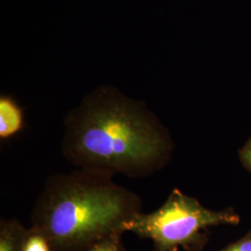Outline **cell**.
<instances>
[{
  "label": "cell",
  "instance_id": "cell-1",
  "mask_svg": "<svg viewBox=\"0 0 251 251\" xmlns=\"http://www.w3.org/2000/svg\"><path fill=\"white\" fill-rule=\"evenodd\" d=\"M61 150L76 169L142 179L168 164L173 142L144 101L100 86L64 117Z\"/></svg>",
  "mask_w": 251,
  "mask_h": 251
},
{
  "label": "cell",
  "instance_id": "cell-2",
  "mask_svg": "<svg viewBox=\"0 0 251 251\" xmlns=\"http://www.w3.org/2000/svg\"><path fill=\"white\" fill-rule=\"evenodd\" d=\"M113 175L76 169L50 176L33 207L32 228L52 251H83L143 212L141 198Z\"/></svg>",
  "mask_w": 251,
  "mask_h": 251
},
{
  "label": "cell",
  "instance_id": "cell-3",
  "mask_svg": "<svg viewBox=\"0 0 251 251\" xmlns=\"http://www.w3.org/2000/svg\"><path fill=\"white\" fill-rule=\"evenodd\" d=\"M239 222V216L232 209L207 208L198 199L174 189L160 207L135 216L126 224L124 231L151 240L155 251H178L200 242L202 232L210 227Z\"/></svg>",
  "mask_w": 251,
  "mask_h": 251
},
{
  "label": "cell",
  "instance_id": "cell-4",
  "mask_svg": "<svg viewBox=\"0 0 251 251\" xmlns=\"http://www.w3.org/2000/svg\"><path fill=\"white\" fill-rule=\"evenodd\" d=\"M24 111L15 99L9 95L0 96V138L6 140L17 134L24 126Z\"/></svg>",
  "mask_w": 251,
  "mask_h": 251
},
{
  "label": "cell",
  "instance_id": "cell-5",
  "mask_svg": "<svg viewBox=\"0 0 251 251\" xmlns=\"http://www.w3.org/2000/svg\"><path fill=\"white\" fill-rule=\"evenodd\" d=\"M27 230L15 219L0 221V251H22Z\"/></svg>",
  "mask_w": 251,
  "mask_h": 251
},
{
  "label": "cell",
  "instance_id": "cell-6",
  "mask_svg": "<svg viewBox=\"0 0 251 251\" xmlns=\"http://www.w3.org/2000/svg\"><path fill=\"white\" fill-rule=\"evenodd\" d=\"M22 251H52V250L45 236L31 227L25 233Z\"/></svg>",
  "mask_w": 251,
  "mask_h": 251
},
{
  "label": "cell",
  "instance_id": "cell-7",
  "mask_svg": "<svg viewBox=\"0 0 251 251\" xmlns=\"http://www.w3.org/2000/svg\"><path fill=\"white\" fill-rule=\"evenodd\" d=\"M122 233H113L94 243L83 251H125L121 242Z\"/></svg>",
  "mask_w": 251,
  "mask_h": 251
},
{
  "label": "cell",
  "instance_id": "cell-8",
  "mask_svg": "<svg viewBox=\"0 0 251 251\" xmlns=\"http://www.w3.org/2000/svg\"><path fill=\"white\" fill-rule=\"evenodd\" d=\"M233 251H251V232L237 242L228 246Z\"/></svg>",
  "mask_w": 251,
  "mask_h": 251
},
{
  "label": "cell",
  "instance_id": "cell-9",
  "mask_svg": "<svg viewBox=\"0 0 251 251\" xmlns=\"http://www.w3.org/2000/svg\"><path fill=\"white\" fill-rule=\"evenodd\" d=\"M240 158L242 160L244 166L251 172V138L243 147L240 152Z\"/></svg>",
  "mask_w": 251,
  "mask_h": 251
},
{
  "label": "cell",
  "instance_id": "cell-10",
  "mask_svg": "<svg viewBox=\"0 0 251 251\" xmlns=\"http://www.w3.org/2000/svg\"><path fill=\"white\" fill-rule=\"evenodd\" d=\"M233 251L229 247H227V248H225V250H223V251Z\"/></svg>",
  "mask_w": 251,
  "mask_h": 251
}]
</instances>
